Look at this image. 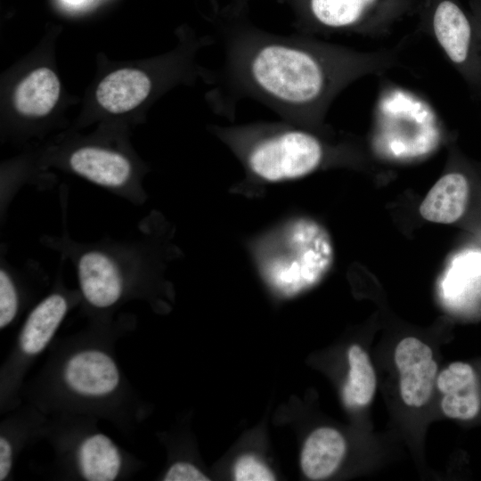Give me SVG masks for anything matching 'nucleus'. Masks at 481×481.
Returning <instances> with one entry per match:
<instances>
[{"mask_svg":"<svg viewBox=\"0 0 481 481\" xmlns=\"http://www.w3.org/2000/svg\"><path fill=\"white\" fill-rule=\"evenodd\" d=\"M217 31L224 61L208 74L219 115L233 117L243 99L255 100L298 125H322L338 95L356 80L399 63L398 48L359 51L307 34L281 36L240 20Z\"/></svg>","mask_w":481,"mask_h":481,"instance_id":"f257e3e1","label":"nucleus"},{"mask_svg":"<svg viewBox=\"0 0 481 481\" xmlns=\"http://www.w3.org/2000/svg\"><path fill=\"white\" fill-rule=\"evenodd\" d=\"M139 230L141 233L129 240L80 242L64 227L61 235L45 234L40 242L74 265L83 298L102 310L117 305L126 295L130 282L140 281L154 264L149 226L139 225Z\"/></svg>","mask_w":481,"mask_h":481,"instance_id":"f03ea898","label":"nucleus"},{"mask_svg":"<svg viewBox=\"0 0 481 481\" xmlns=\"http://www.w3.org/2000/svg\"><path fill=\"white\" fill-rule=\"evenodd\" d=\"M333 261L326 230L306 218L293 220L270 235L257 253L264 279L283 296H294L316 284Z\"/></svg>","mask_w":481,"mask_h":481,"instance_id":"7ed1b4c3","label":"nucleus"},{"mask_svg":"<svg viewBox=\"0 0 481 481\" xmlns=\"http://www.w3.org/2000/svg\"><path fill=\"white\" fill-rule=\"evenodd\" d=\"M307 128L298 124H260L223 132L242 144L246 165L254 175L279 182L306 175L326 159V145Z\"/></svg>","mask_w":481,"mask_h":481,"instance_id":"20e7f679","label":"nucleus"},{"mask_svg":"<svg viewBox=\"0 0 481 481\" xmlns=\"http://www.w3.org/2000/svg\"><path fill=\"white\" fill-rule=\"evenodd\" d=\"M413 16L481 102V26L472 12L461 0H416Z\"/></svg>","mask_w":481,"mask_h":481,"instance_id":"39448f33","label":"nucleus"},{"mask_svg":"<svg viewBox=\"0 0 481 481\" xmlns=\"http://www.w3.org/2000/svg\"><path fill=\"white\" fill-rule=\"evenodd\" d=\"M298 27L307 35L384 37L408 16L416 0H297Z\"/></svg>","mask_w":481,"mask_h":481,"instance_id":"423d86ee","label":"nucleus"},{"mask_svg":"<svg viewBox=\"0 0 481 481\" xmlns=\"http://www.w3.org/2000/svg\"><path fill=\"white\" fill-rule=\"evenodd\" d=\"M403 90L395 88L398 111L391 106V112L378 101L372 143L374 151L382 157L409 160L435 150L439 143L440 131L435 111L413 93L407 91L405 110H403Z\"/></svg>","mask_w":481,"mask_h":481,"instance_id":"0eeeda50","label":"nucleus"},{"mask_svg":"<svg viewBox=\"0 0 481 481\" xmlns=\"http://www.w3.org/2000/svg\"><path fill=\"white\" fill-rule=\"evenodd\" d=\"M66 167L75 175L140 206L146 199L140 173L124 152L103 145L76 147L66 157Z\"/></svg>","mask_w":481,"mask_h":481,"instance_id":"6e6552de","label":"nucleus"},{"mask_svg":"<svg viewBox=\"0 0 481 481\" xmlns=\"http://www.w3.org/2000/svg\"><path fill=\"white\" fill-rule=\"evenodd\" d=\"M394 358L404 403L412 407L423 406L436 379L437 363L432 349L415 337H406L397 344Z\"/></svg>","mask_w":481,"mask_h":481,"instance_id":"1a4fd4ad","label":"nucleus"},{"mask_svg":"<svg viewBox=\"0 0 481 481\" xmlns=\"http://www.w3.org/2000/svg\"><path fill=\"white\" fill-rule=\"evenodd\" d=\"M63 374L68 387L85 396L107 395L119 383V372L115 362L99 350H85L71 356Z\"/></svg>","mask_w":481,"mask_h":481,"instance_id":"9d476101","label":"nucleus"},{"mask_svg":"<svg viewBox=\"0 0 481 481\" xmlns=\"http://www.w3.org/2000/svg\"><path fill=\"white\" fill-rule=\"evenodd\" d=\"M436 384L443 395L441 409L445 416L471 420L477 415L480 393L477 376L469 364L452 363L438 374Z\"/></svg>","mask_w":481,"mask_h":481,"instance_id":"9b49d317","label":"nucleus"},{"mask_svg":"<svg viewBox=\"0 0 481 481\" xmlns=\"http://www.w3.org/2000/svg\"><path fill=\"white\" fill-rule=\"evenodd\" d=\"M151 90L152 80L147 73L136 69H120L99 83L95 97L102 108L120 114L136 108Z\"/></svg>","mask_w":481,"mask_h":481,"instance_id":"f8f14e48","label":"nucleus"},{"mask_svg":"<svg viewBox=\"0 0 481 481\" xmlns=\"http://www.w3.org/2000/svg\"><path fill=\"white\" fill-rule=\"evenodd\" d=\"M69 298L55 291L42 299L29 313L21 329L19 344L23 353L34 355L43 351L69 310Z\"/></svg>","mask_w":481,"mask_h":481,"instance_id":"ddd939ff","label":"nucleus"},{"mask_svg":"<svg viewBox=\"0 0 481 481\" xmlns=\"http://www.w3.org/2000/svg\"><path fill=\"white\" fill-rule=\"evenodd\" d=\"M469 197V183L460 172L442 176L431 188L420 207V215L428 221L451 224L465 211Z\"/></svg>","mask_w":481,"mask_h":481,"instance_id":"4468645a","label":"nucleus"},{"mask_svg":"<svg viewBox=\"0 0 481 481\" xmlns=\"http://www.w3.org/2000/svg\"><path fill=\"white\" fill-rule=\"evenodd\" d=\"M60 92L57 75L49 68H38L18 84L13 94V104L23 116L45 117L54 108Z\"/></svg>","mask_w":481,"mask_h":481,"instance_id":"2eb2a0df","label":"nucleus"},{"mask_svg":"<svg viewBox=\"0 0 481 481\" xmlns=\"http://www.w3.org/2000/svg\"><path fill=\"white\" fill-rule=\"evenodd\" d=\"M345 452L346 442L338 430L317 428L307 437L302 449V470L311 479L325 478L337 469Z\"/></svg>","mask_w":481,"mask_h":481,"instance_id":"dca6fc26","label":"nucleus"},{"mask_svg":"<svg viewBox=\"0 0 481 481\" xmlns=\"http://www.w3.org/2000/svg\"><path fill=\"white\" fill-rule=\"evenodd\" d=\"M77 460L83 477L89 481L114 480L122 463L117 446L102 434H94L81 443Z\"/></svg>","mask_w":481,"mask_h":481,"instance_id":"f3484780","label":"nucleus"},{"mask_svg":"<svg viewBox=\"0 0 481 481\" xmlns=\"http://www.w3.org/2000/svg\"><path fill=\"white\" fill-rule=\"evenodd\" d=\"M349 372L343 388L348 406H365L372 399L377 386L376 374L369 355L359 345L348 348Z\"/></svg>","mask_w":481,"mask_h":481,"instance_id":"a211bd4d","label":"nucleus"},{"mask_svg":"<svg viewBox=\"0 0 481 481\" xmlns=\"http://www.w3.org/2000/svg\"><path fill=\"white\" fill-rule=\"evenodd\" d=\"M0 266V328L8 326L20 309V293L13 268L1 254Z\"/></svg>","mask_w":481,"mask_h":481,"instance_id":"6ab92c4d","label":"nucleus"},{"mask_svg":"<svg viewBox=\"0 0 481 481\" xmlns=\"http://www.w3.org/2000/svg\"><path fill=\"white\" fill-rule=\"evenodd\" d=\"M234 479L237 481H272L273 473L256 457L244 455L234 466Z\"/></svg>","mask_w":481,"mask_h":481,"instance_id":"aec40b11","label":"nucleus"},{"mask_svg":"<svg viewBox=\"0 0 481 481\" xmlns=\"http://www.w3.org/2000/svg\"><path fill=\"white\" fill-rule=\"evenodd\" d=\"M165 481H208L199 469L191 463L176 462L174 463L164 477Z\"/></svg>","mask_w":481,"mask_h":481,"instance_id":"412c9836","label":"nucleus"},{"mask_svg":"<svg viewBox=\"0 0 481 481\" xmlns=\"http://www.w3.org/2000/svg\"><path fill=\"white\" fill-rule=\"evenodd\" d=\"M12 448L10 442L4 437H0V480H4L12 469Z\"/></svg>","mask_w":481,"mask_h":481,"instance_id":"4be33fe9","label":"nucleus"},{"mask_svg":"<svg viewBox=\"0 0 481 481\" xmlns=\"http://www.w3.org/2000/svg\"><path fill=\"white\" fill-rule=\"evenodd\" d=\"M469 10L475 15L481 26V0H468Z\"/></svg>","mask_w":481,"mask_h":481,"instance_id":"5701e85b","label":"nucleus"},{"mask_svg":"<svg viewBox=\"0 0 481 481\" xmlns=\"http://www.w3.org/2000/svg\"><path fill=\"white\" fill-rule=\"evenodd\" d=\"M67 5H70V6H81L82 4H84L87 1H90V0H62Z\"/></svg>","mask_w":481,"mask_h":481,"instance_id":"b1692460","label":"nucleus"}]
</instances>
